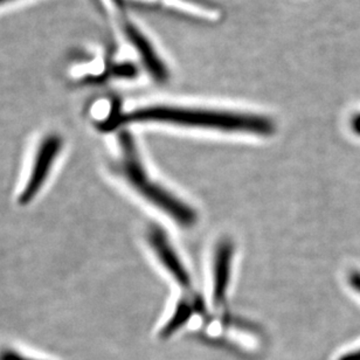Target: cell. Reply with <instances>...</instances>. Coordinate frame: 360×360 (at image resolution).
I'll return each instance as SVG.
<instances>
[{
  "label": "cell",
  "mask_w": 360,
  "mask_h": 360,
  "mask_svg": "<svg viewBox=\"0 0 360 360\" xmlns=\"http://www.w3.org/2000/svg\"><path fill=\"white\" fill-rule=\"evenodd\" d=\"M349 283L351 287L354 288V290L360 294V271H354L350 274L349 276Z\"/></svg>",
  "instance_id": "10"
},
{
  "label": "cell",
  "mask_w": 360,
  "mask_h": 360,
  "mask_svg": "<svg viewBox=\"0 0 360 360\" xmlns=\"http://www.w3.org/2000/svg\"><path fill=\"white\" fill-rule=\"evenodd\" d=\"M139 122H160L190 128L213 129L221 131L250 132L259 135H270L274 123L269 118L259 115L233 112V111L187 109V108L157 107L142 108L129 114L117 115L101 123L102 130H111L120 125Z\"/></svg>",
  "instance_id": "1"
},
{
  "label": "cell",
  "mask_w": 360,
  "mask_h": 360,
  "mask_svg": "<svg viewBox=\"0 0 360 360\" xmlns=\"http://www.w3.org/2000/svg\"><path fill=\"white\" fill-rule=\"evenodd\" d=\"M118 139L122 150L121 172L131 184V186L142 194L146 200L156 205L157 207L170 215L180 225L186 227L193 225L197 221L195 212L148 177L130 134L121 132Z\"/></svg>",
  "instance_id": "2"
},
{
  "label": "cell",
  "mask_w": 360,
  "mask_h": 360,
  "mask_svg": "<svg viewBox=\"0 0 360 360\" xmlns=\"http://www.w3.org/2000/svg\"><path fill=\"white\" fill-rule=\"evenodd\" d=\"M233 245L222 241L215 250L213 267V297L217 303L224 301L229 288L231 264H232Z\"/></svg>",
  "instance_id": "5"
},
{
  "label": "cell",
  "mask_w": 360,
  "mask_h": 360,
  "mask_svg": "<svg viewBox=\"0 0 360 360\" xmlns=\"http://www.w3.org/2000/svg\"><path fill=\"white\" fill-rule=\"evenodd\" d=\"M125 32H127L129 40L139 51V56L146 63V68H148L150 73L153 74L157 80H165L167 77V68L164 66V63H162L158 54L155 52V49L150 44L149 40L132 25L127 24Z\"/></svg>",
  "instance_id": "6"
},
{
  "label": "cell",
  "mask_w": 360,
  "mask_h": 360,
  "mask_svg": "<svg viewBox=\"0 0 360 360\" xmlns=\"http://www.w3.org/2000/svg\"><path fill=\"white\" fill-rule=\"evenodd\" d=\"M10 1H14V0H0V5H5V4L10 3Z\"/></svg>",
  "instance_id": "14"
},
{
  "label": "cell",
  "mask_w": 360,
  "mask_h": 360,
  "mask_svg": "<svg viewBox=\"0 0 360 360\" xmlns=\"http://www.w3.org/2000/svg\"><path fill=\"white\" fill-rule=\"evenodd\" d=\"M164 3L167 4V6L174 7L176 10L183 11V12L197 15V17L205 18V19H217L218 18L217 12L207 10L204 7L195 6L185 0H164Z\"/></svg>",
  "instance_id": "8"
},
{
  "label": "cell",
  "mask_w": 360,
  "mask_h": 360,
  "mask_svg": "<svg viewBox=\"0 0 360 360\" xmlns=\"http://www.w3.org/2000/svg\"><path fill=\"white\" fill-rule=\"evenodd\" d=\"M0 360H35L21 356L13 350H3L0 352Z\"/></svg>",
  "instance_id": "9"
},
{
  "label": "cell",
  "mask_w": 360,
  "mask_h": 360,
  "mask_svg": "<svg viewBox=\"0 0 360 360\" xmlns=\"http://www.w3.org/2000/svg\"><path fill=\"white\" fill-rule=\"evenodd\" d=\"M352 128H354V132L360 136V114L357 115V116L354 118V121H352Z\"/></svg>",
  "instance_id": "13"
},
{
  "label": "cell",
  "mask_w": 360,
  "mask_h": 360,
  "mask_svg": "<svg viewBox=\"0 0 360 360\" xmlns=\"http://www.w3.org/2000/svg\"><path fill=\"white\" fill-rule=\"evenodd\" d=\"M63 146V139L56 134L49 135L42 141L38 151H37L34 164L32 167L27 183L25 185L24 190L18 199L19 204H30L38 195L42 186L45 185L46 180L49 178V172L52 170L56 158L61 153Z\"/></svg>",
  "instance_id": "3"
},
{
  "label": "cell",
  "mask_w": 360,
  "mask_h": 360,
  "mask_svg": "<svg viewBox=\"0 0 360 360\" xmlns=\"http://www.w3.org/2000/svg\"><path fill=\"white\" fill-rule=\"evenodd\" d=\"M338 360H360V349L359 350L352 351V352H347Z\"/></svg>",
  "instance_id": "12"
},
{
  "label": "cell",
  "mask_w": 360,
  "mask_h": 360,
  "mask_svg": "<svg viewBox=\"0 0 360 360\" xmlns=\"http://www.w3.org/2000/svg\"><path fill=\"white\" fill-rule=\"evenodd\" d=\"M149 240L160 262L163 264L164 267L167 268V271L174 276V280L177 281L181 287L190 288V275L187 273V270L184 268L177 254L167 241L165 234L160 229H151Z\"/></svg>",
  "instance_id": "4"
},
{
  "label": "cell",
  "mask_w": 360,
  "mask_h": 360,
  "mask_svg": "<svg viewBox=\"0 0 360 360\" xmlns=\"http://www.w3.org/2000/svg\"><path fill=\"white\" fill-rule=\"evenodd\" d=\"M116 73L120 74L122 77H132L135 73V68L130 65H123L121 68L116 70Z\"/></svg>",
  "instance_id": "11"
},
{
  "label": "cell",
  "mask_w": 360,
  "mask_h": 360,
  "mask_svg": "<svg viewBox=\"0 0 360 360\" xmlns=\"http://www.w3.org/2000/svg\"><path fill=\"white\" fill-rule=\"evenodd\" d=\"M144 1H155V0H144Z\"/></svg>",
  "instance_id": "15"
},
{
  "label": "cell",
  "mask_w": 360,
  "mask_h": 360,
  "mask_svg": "<svg viewBox=\"0 0 360 360\" xmlns=\"http://www.w3.org/2000/svg\"><path fill=\"white\" fill-rule=\"evenodd\" d=\"M193 314V309L191 307L190 303L187 302H181L176 309L174 317L169 321L167 326H164L162 330V336L170 337L172 333H176L179 328L188 321L191 316Z\"/></svg>",
  "instance_id": "7"
}]
</instances>
